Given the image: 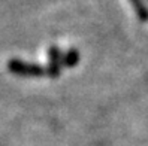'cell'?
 Instances as JSON below:
<instances>
[{
	"label": "cell",
	"mask_w": 148,
	"mask_h": 146,
	"mask_svg": "<svg viewBox=\"0 0 148 146\" xmlns=\"http://www.w3.org/2000/svg\"><path fill=\"white\" fill-rule=\"evenodd\" d=\"M129 2L132 3L138 18L141 21H147L148 20V7L145 6V3L142 2V0H129Z\"/></svg>",
	"instance_id": "cell-1"
}]
</instances>
